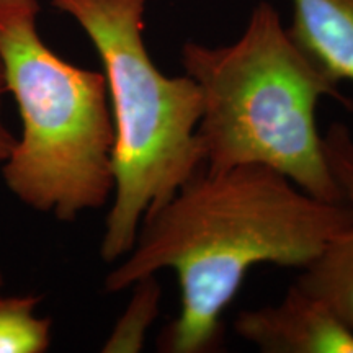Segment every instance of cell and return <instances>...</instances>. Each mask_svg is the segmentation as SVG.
<instances>
[{"label":"cell","instance_id":"obj_4","mask_svg":"<svg viewBox=\"0 0 353 353\" xmlns=\"http://www.w3.org/2000/svg\"><path fill=\"white\" fill-rule=\"evenodd\" d=\"M148 0H51L99 52L114 126V190L100 244L103 262L130 252L141 223L205 167L196 128L201 95L192 77H169L144 43Z\"/></svg>","mask_w":353,"mask_h":353},{"label":"cell","instance_id":"obj_5","mask_svg":"<svg viewBox=\"0 0 353 353\" xmlns=\"http://www.w3.org/2000/svg\"><path fill=\"white\" fill-rule=\"evenodd\" d=\"M234 329L265 353H353V330L298 283L275 306L242 311Z\"/></svg>","mask_w":353,"mask_h":353},{"label":"cell","instance_id":"obj_11","mask_svg":"<svg viewBox=\"0 0 353 353\" xmlns=\"http://www.w3.org/2000/svg\"><path fill=\"white\" fill-rule=\"evenodd\" d=\"M7 99V87L3 81V70L0 64V167L7 161L8 154H10L13 144H15V136L12 134L10 128L6 121V114H3V103Z\"/></svg>","mask_w":353,"mask_h":353},{"label":"cell","instance_id":"obj_8","mask_svg":"<svg viewBox=\"0 0 353 353\" xmlns=\"http://www.w3.org/2000/svg\"><path fill=\"white\" fill-rule=\"evenodd\" d=\"M41 296L0 291V353H44L51 347V317L34 314Z\"/></svg>","mask_w":353,"mask_h":353},{"label":"cell","instance_id":"obj_7","mask_svg":"<svg viewBox=\"0 0 353 353\" xmlns=\"http://www.w3.org/2000/svg\"><path fill=\"white\" fill-rule=\"evenodd\" d=\"M303 270L296 283L353 330V228L334 237Z\"/></svg>","mask_w":353,"mask_h":353},{"label":"cell","instance_id":"obj_1","mask_svg":"<svg viewBox=\"0 0 353 353\" xmlns=\"http://www.w3.org/2000/svg\"><path fill=\"white\" fill-rule=\"evenodd\" d=\"M353 228L347 203L311 196L270 167H203L141 223L134 245L105 278L108 293L170 268L180 312L157 339L164 353L216 352L221 316L259 263L304 268Z\"/></svg>","mask_w":353,"mask_h":353},{"label":"cell","instance_id":"obj_3","mask_svg":"<svg viewBox=\"0 0 353 353\" xmlns=\"http://www.w3.org/2000/svg\"><path fill=\"white\" fill-rule=\"evenodd\" d=\"M39 12L38 0H0V64L21 121L0 170L20 203L70 223L113 196L112 107L103 72L43 41Z\"/></svg>","mask_w":353,"mask_h":353},{"label":"cell","instance_id":"obj_6","mask_svg":"<svg viewBox=\"0 0 353 353\" xmlns=\"http://www.w3.org/2000/svg\"><path fill=\"white\" fill-rule=\"evenodd\" d=\"M291 2L294 41L337 85L353 82V0Z\"/></svg>","mask_w":353,"mask_h":353},{"label":"cell","instance_id":"obj_10","mask_svg":"<svg viewBox=\"0 0 353 353\" xmlns=\"http://www.w3.org/2000/svg\"><path fill=\"white\" fill-rule=\"evenodd\" d=\"M329 170L353 214V136L343 123L335 121L322 136Z\"/></svg>","mask_w":353,"mask_h":353},{"label":"cell","instance_id":"obj_9","mask_svg":"<svg viewBox=\"0 0 353 353\" xmlns=\"http://www.w3.org/2000/svg\"><path fill=\"white\" fill-rule=\"evenodd\" d=\"M131 288L130 303L101 347L103 353H138L143 350L145 335L161 312L162 290L156 275L139 278Z\"/></svg>","mask_w":353,"mask_h":353},{"label":"cell","instance_id":"obj_12","mask_svg":"<svg viewBox=\"0 0 353 353\" xmlns=\"http://www.w3.org/2000/svg\"><path fill=\"white\" fill-rule=\"evenodd\" d=\"M3 286H6V275H3V270L0 268V291H3Z\"/></svg>","mask_w":353,"mask_h":353},{"label":"cell","instance_id":"obj_2","mask_svg":"<svg viewBox=\"0 0 353 353\" xmlns=\"http://www.w3.org/2000/svg\"><path fill=\"white\" fill-rule=\"evenodd\" d=\"M182 65L201 95L196 134L206 169L265 165L311 196L345 203L325 161L316 108L322 97L353 103L299 48L270 2L255 6L231 44L185 43Z\"/></svg>","mask_w":353,"mask_h":353}]
</instances>
